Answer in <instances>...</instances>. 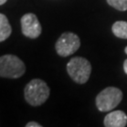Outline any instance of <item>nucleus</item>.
Returning <instances> with one entry per match:
<instances>
[{"label": "nucleus", "instance_id": "nucleus-11", "mask_svg": "<svg viewBox=\"0 0 127 127\" xmlns=\"http://www.w3.org/2000/svg\"><path fill=\"white\" fill-rule=\"evenodd\" d=\"M26 126L27 127H41V125L40 123H36V122H30V123H27Z\"/></svg>", "mask_w": 127, "mask_h": 127}, {"label": "nucleus", "instance_id": "nucleus-10", "mask_svg": "<svg viewBox=\"0 0 127 127\" xmlns=\"http://www.w3.org/2000/svg\"><path fill=\"white\" fill-rule=\"evenodd\" d=\"M106 2L108 3L109 6L118 10H127V0H106Z\"/></svg>", "mask_w": 127, "mask_h": 127}, {"label": "nucleus", "instance_id": "nucleus-9", "mask_svg": "<svg viewBox=\"0 0 127 127\" xmlns=\"http://www.w3.org/2000/svg\"><path fill=\"white\" fill-rule=\"evenodd\" d=\"M112 32L120 39H127V22L117 21L112 26Z\"/></svg>", "mask_w": 127, "mask_h": 127}, {"label": "nucleus", "instance_id": "nucleus-4", "mask_svg": "<svg viewBox=\"0 0 127 127\" xmlns=\"http://www.w3.org/2000/svg\"><path fill=\"white\" fill-rule=\"evenodd\" d=\"M67 72L74 82L78 84H85L91 75V65L85 58L75 57L67 64Z\"/></svg>", "mask_w": 127, "mask_h": 127}, {"label": "nucleus", "instance_id": "nucleus-6", "mask_svg": "<svg viewBox=\"0 0 127 127\" xmlns=\"http://www.w3.org/2000/svg\"><path fill=\"white\" fill-rule=\"evenodd\" d=\"M21 27L24 35L30 39H36L41 33V24L34 13L24 15L21 18Z\"/></svg>", "mask_w": 127, "mask_h": 127}, {"label": "nucleus", "instance_id": "nucleus-14", "mask_svg": "<svg viewBox=\"0 0 127 127\" xmlns=\"http://www.w3.org/2000/svg\"><path fill=\"white\" fill-rule=\"evenodd\" d=\"M124 52H125V53L127 54V46L125 47V48H124Z\"/></svg>", "mask_w": 127, "mask_h": 127}, {"label": "nucleus", "instance_id": "nucleus-5", "mask_svg": "<svg viewBox=\"0 0 127 127\" xmlns=\"http://www.w3.org/2000/svg\"><path fill=\"white\" fill-rule=\"evenodd\" d=\"M80 39L73 32L61 34L56 42V51L61 57H68L74 54L80 47Z\"/></svg>", "mask_w": 127, "mask_h": 127}, {"label": "nucleus", "instance_id": "nucleus-7", "mask_svg": "<svg viewBox=\"0 0 127 127\" xmlns=\"http://www.w3.org/2000/svg\"><path fill=\"white\" fill-rule=\"evenodd\" d=\"M127 124V115L122 110H115L108 113L104 120L105 127H124Z\"/></svg>", "mask_w": 127, "mask_h": 127}, {"label": "nucleus", "instance_id": "nucleus-3", "mask_svg": "<svg viewBox=\"0 0 127 127\" xmlns=\"http://www.w3.org/2000/svg\"><path fill=\"white\" fill-rule=\"evenodd\" d=\"M123 100V91L116 87H107L96 96L95 104L101 112L111 111Z\"/></svg>", "mask_w": 127, "mask_h": 127}, {"label": "nucleus", "instance_id": "nucleus-2", "mask_svg": "<svg viewBox=\"0 0 127 127\" xmlns=\"http://www.w3.org/2000/svg\"><path fill=\"white\" fill-rule=\"evenodd\" d=\"M26 73V65L23 60L14 55L0 57V77L19 78Z\"/></svg>", "mask_w": 127, "mask_h": 127}, {"label": "nucleus", "instance_id": "nucleus-8", "mask_svg": "<svg viewBox=\"0 0 127 127\" xmlns=\"http://www.w3.org/2000/svg\"><path fill=\"white\" fill-rule=\"evenodd\" d=\"M11 34V27L6 15L0 13V42L7 40Z\"/></svg>", "mask_w": 127, "mask_h": 127}, {"label": "nucleus", "instance_id": "nucleus-1", "mask_svg": "<svg viewBox=\"0 0 127 127\" xmlns=\"http://www.w3.org/2000/svg\"><path fill=\"white\" fill-rule=\"evenodd\" d=\"M50 95V89L41 79H33L25 88V99L33 106L44 104Z\"/></svg>", "mask_w": 127, "mask_h": 127}, {"label": "nucleus", "instance_id": "nucleus-12", "mask_svg": "<svg viewBox=\"0 0 127 127\" xmlns=\"http://www.w3.org/2000/svg\"><path fill=\"white\" fill-rule=\"evenodd\" d=\"M123 70H124V73L127 74V59H125L123 62Z\"/></svg>", "mask_w": 127, "mask_h": 127}, {"label": "nucleus", "instance_id": "nucleus-13", "mask_svg": "<svg viewBox=\"0 0 127 127\" xmlns=\"http://www.w3.org/2000/svg\"><path fill=\"white\" fill-rule=\"evenodd\" d=\"M8 0H0V5H3V4H5L6 2H7Z\"/></svg>", "mask_w": 127, "mask_h": 127}]
</instances>
